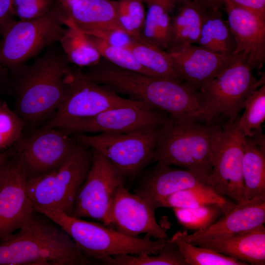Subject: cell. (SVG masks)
I'll use <instances>...</instances> for the list:
<instances>
[{
    "mask_svg": "<svg viewBox=\"0 0 265 265\" xmlns=\"http://www.w3.org/2000/svg\"><path fill=\"white\" fill-rule=\"evenodd\" d=\"M69 17L68 10L56 0L44 15L16 21L0 41V65L10 70L59 42Z\"/></svg>",
    "mask_w": 265,
    "mask_h": 265,
    "instance_id": "5b68a950",
    "label": "cell"
},
{
    "mask_svg": "<svg viewBox=\"0 0 265 265\" xmlns=\"http://www.w3.org/2000/svg\"><path fill=\"white\" fill-rule=\"evenodd\" d=\"M206 10L198 0H189L180 5L171 18V38L168 49L197 44Z\"/></svg>",
    "mask_w": 265,
    "mask_h": 265,
    "instance_id": "7402d4cb",
    "label": "cell"
},
{
    "mask_svg": "<svg viewBox=\"0 0 265 265\" xmlns=\"http://www.w3.org/2000/svg\"><path fill=\"white\" fill-rule=\"evenodd\" d=\"M14 149L11 147L0 152V165L3 163L9 158L15 154Z\"/></svg>",
    "mask_w": 265,
    "mask_h": 265,
    "instance_id": "7bdbcfd3",
    "label": "cell"
},
{
    "mask_svg": "<svg viewBox=\"0 0 265 265\" xmlns=\"http://www.w3.org/2000/svg\"><path fill=\"white\" fill-rule=\"evenodd\" d=\"M70 64L56 43L30 65L9 70L13 109L25 128L43 126L58 109L69 88Z\"/></svg>",
    "mask_w": 265,
    "mask_h": 265,
    "instance_id": "6da1fadb",
    "label": "cell"
},
{
    "mask_svg": "<svg viewBox=\"0 0 265 265\" xmlns=\"http://www.w3.org/2000/svg\"><path fill=\"white\" fill-rule=\"evenodd\" d=\"M25 128L21 118L0 98V151L12 147Z\"/></svg>",
    "mask_w": 265,
    "mask_h": 265,
    "instance_id": "e575fe53",
    "label": "cell"
},
{
    "mask_svg": "<svg viewBox=\"0 0 265 265\" xmlns=\"http://www.w3.org/2000/svg\"><path fill=\"white\" fill-rule=\"evenodd\" d=\"M235 121L222 124L219 140L214 151L212 169L207 183L219 194L236 204L246 200L242 175L245 136Z\"/></svg>",
    "mask_w": 265,
    "mask_h": 265,
    "instance_id": "4fadbf2b",
    "label": "cell"
},
{
    "mask_svg": "<svg viewBox=\"0 0 265 265\" xmlns=\"http://www.w3.org/2000/svg\"><path fill=\"white\" fill-rule=\"evenodd\" d=\"M207 9H219L223 0H198Z\"/></svg>",
    "mask_w": 265,
    "mask_h": 265,
    "instance_id": "60d3db41",
    "label": "cell"
},
{
    "mask_svg": "<svg viewBox=\"0 0 265 265\" xmlns=\"http://www.w3.org/2000/svg\"><path fill=\"white\" fill-rule=\"evenodd\" d=\"M49 218L34 211L18 232L0 240V265H101Z\"/></svg>",
    "mask_w": 265,
    "mask_h": 265,
    "instance_id": "7a4b0ae2",
    "label": "cell"
},
{
    "mask_svg": "<svg viewBox=\"0 0 265 265\" xmlns=\"http://www.w3.org/2000/svg\"><path fill=\"white\" fill-rule=\"evenodd\" d=\"M64 7L68 10L75 3L81 0H58Z\"/></svg>",
    "mask_w": 265,
    "mask_h": 265,
    "instance_id": "ee69618b",
    "label": "cell"
},
{
    "mask_svg": "<svg viewBox=\"0 0 265 265\" xmlns=\"http://www.w3.org/2000/svg\"><path fill=\"white\" fill-rule=\"evenodd\" d=\"M236 203L218 193L208 184L183 189L164 198L156 206L159 208H193L208 205H216L223 214L231 210Z\"/></svg>",
    "mask_w": 265,
    "mask_h": 265,
    "instance_id": "603a6c76",
    "label": "cell"
},
{
    "mask_svg": "<svg viewBox=\"0 0 265 265\" xmlns=\"http://www.w3.org/2000/svg\"><path fill=\"white\" fill-rule=\"evenodd\" d=\"M14 0H0V35L2 36L16 22Z\"/></svg>",
    "mask_w": 265,
    "mask_h": 265,
    "instance_id": "74e56055",
    "label": "cell"
},
{
    "mask_svg": "<svg viewBox=\"0 0 265 265\" xmlns=\"http://www.w3.org/2000/svg\"><path fill=\"white\" fill-rule=\"evenodd\" d=\"M65 26L67 28L59 42L70 63L80 68L97 63L101 56L86 34L73 25L70 18Z\"/></svg>",
    "mask_w": 265,
    "mask_h": 265,
    "instance_id": "4316f807",
    "label": "cell"
},
{
    "mask_svg": "<svg viewBox=\"0 0 265 265\" xmlns=\"http://www.w3.org/2000/svg\"><path fill=\"white\" fill-rule=\"evenodd\" d=\"M86 35L101 56L111 63L123 69L153 76L138 62L131 52L127 48L110 45L92 35Z\"/></svg>",
    "mask_w": 265,
    "mask_h": 265,
    "instance_id": "1f68e13d",
    "label": "cell"
},
{
    "mask_svg": "<svg viewBox=\"0 0 265 265\" xmlns=\"http://www.w3.org/2000/svg\"><path fill=\"white\" fill-rule=\"evenodd\" d=\"M242 175L246 200L265 196V152L246 136L244 138Z\"/></svg>",
    "mask_w": 265,
    "mask_h": 265,
    "instance_id": "cb8c5ba5",
    "label": "cell"
},
{
    "mask_svg": "<svg viewBox=\"0 0 265 265\" xmlns=\"http://www.w3.org/2000/svg\"><path fill=\"white\" fill-rule=\"evenodd\" d=\"M265 222V196L246 200L235 206L209 227L186 235L188 242L221 238L254 229Z\"/></svg>",
    "mask_w": 265,
    "mask_h": 265,
    "instance_id": "d6986e66",
    "label": "cell"
},
{
    "mask_svg": "<svg viewBox=\"0 0 265 265\" xmlns=\"http://www.w3.org/2000/svg\"><path fill=\"white\" fill-rule=\"evenodd\" d=\"M11 94L9 70L0 65V96Z\"/></svg>",
    "mask_w": 265,
    "mask_h": 265,
    "instance_id": "ab89813d",
    "label": "cell"
},
{
    "mask_svg": "<svg viewBox=\"0 0 265 265\" xmlns=\"http://www.w3.org/2000/svg\"><path fill=\"white\" fill-rule=\"evenodd\" d=\"M28 179L15 154L7 160L0 185V240L16 232L34 211L27 191Z\"/></svg>",
    "mask_w": 265,
    "mask_h": 265,
    "instance_id": "9a60e30c",
    "label": "cell"
},
{
    "mask_svg": "<svg viewBox=\"0 0 265 265\" xmlns=\"http://www.w3.org/2000/svg\"><path fill=\"white\" fill-rule=\"evenodd\" d=\"M119 19L125 32L133 38L141 39L146 14L140 0L116 1Z\"/></svg>",
    "mask_w": 265,
    "mask_h": 265,
    "instance_id": "836d02e7",
    "label": "cell"
},
{
    "mask_svg": "<svg viewBox=\"0 0 265 265\" xmlns=\"http://www.w3.org/2000/svg\"><path fill=\"white\" fill-rule=\"evenodd\" d=\"M33 206L35 211L64 230L85 255L101 264L103 260L115 255L157 254L165 243L166 238L153 240L147 234L143 238L131 237L104 224L85 221L57 209Z\"/></svg>",
    "mask_w": 265,
    "mask_h": 265,
    "instance_id": "277c9868",
    "label": "cell"
},
{
    "mask_svg": "<svg viewBox=\"0 0 265 265\" xmlns=\"http://www.w3.org/2000/svg\"><path fill=\"white\" fill-rule=\"evenodd\" d=\"M142 2H145L147 3V4L151 3H157L159 4L166 9H167L169 12L171 11L175 7V5L172 3L169 0H140Z\"/></svg>",
    "mask_w": 265,
    "mask_h": 265,
    "instance_id": "b9f144b4",
    "label": "cell"
},
{
    "mask_svg": "<svg viewBox=\"0 0 265 265\" xmlns=\"http://www.w3.org/2000/svg\"><path fill=\"white\" fill-rule=\"evenodd\" d=\"M195 45H185L166 51L183 81L198 91L220 74L238 55L219 54Z\"/></svg>",
    "mask_w": 265,
    "mask_h": 265,
    "instance_id": "2e32d148",
    "label": "cell"
},
{
    "mask_svg": "<svg viewBox=\"0 0 265 265\" xmlns=\"http://www.w3.org/2000/svg\"><path fill=\"white\" fill-rule=\"evenodd\" d=\"M7 159L1 165H0V185L2 181V180L3 179V177L5 171V169L6 167V162H7Z\"/></svg>",
    "mask_w": 265,
    "mask_h": 265,
    "instance_id": "f6af8a7d",
    "label": "cell"
},
{
    "mask_svg": "<svg viewBox=\"0 0 265 265\" xmlns=\"http://www.w3.org/2000/svg\"><path fill=\"white\" fill-rule=\"evenodd\" d=\"M86 34L98 37L110 45L124 48L133 38L126 32L118 30L96 31Z\"/></svg>",
    "mask_w": 265,
    "mask_h": 265,
    "instance_id": "8d00e7d4",
    "label": "cell"
},
{
    "mask_svg": "<svg viewBox=\"0 0 265 265\" xmlns=\"http://www.w3.org/2000/svg\"><path fill=\"white\" fill-rule=\"evenodd\" d=\"M187 230H178L170 240L178 247L187 265H247L233 257L193 245L186 239Z\"/></svg>",
    "mask_w": 265,
    "mask_h": 265,
    "instance_id": "f546056e",
    "label": "cell"
},
{
    "mask_svg": "<svg viewBox=\"0 0 265 265\" xmlns=\"http://www.w3.org/2000/svg\"><path fill=\"white\" fill-rule=\"evenodd\" d=\"M221 131L220 122H200L170 116L159 129L151 162L179 166L207 181Z\"/></svg>",
    "mask_w": 265,
    "mask_h": 265,
    "instance_id": "3957f363",
    "label": "cell"
},
{
    "mask_svg": "<svg viewBox=\"0 0 265 265\" xmlns=\"http://www.w3.org/2000/svg\"><path fill=\"white\" fill-rule=\"evenodd\" d=\"M236 5L265 20V0H230Z\"/></svg>",
    "mask_w": 265,
    "mask_h": 265,
    "instance_id": "f35d334b",
    "label": "cell"
},
{
    "mask_svg": "<svg viewBox=\"0 0 265 265\" xmlns=\"http://www.w3.org/2000/svg\"><path fill=\"white\" fill-rule=\"evenodd\" d=\"M92 150L91 167L77 194L71 215L97 219L107 226L113 195L118 187L125 185L126 177L105 156Z\"/></svg>",
    "mask_w": 265,
    "mask_h": 265,
    "instance_id": "7c38bea8",
    "label": "cell"
},
{
    "mask_svg": "<svg viewBox=\"0 0 265 265\" xmlns=\"http://www.w3.org/2000/svg\"><path fill=\"white\" fill-rule=\"evenodd\" d=\"M56 0H14L15 15L20 20L40 17L52 8Z\"/></svg>",
    "mask_w": 265,
    "mask_h": 265,
    "instance_id": "d590c367",
    "label": "cell"
},
{
    "mask_svg": "<svg viewBox=\"0 0 265 265\" xmlns=\"http://www.w3.org/2000/svg\"><path fill=\"white\" fill-rule=\"evenodd\" d=\"M101 263L108 265H187L178 247L169 238L157 254L118 255L108 257Z\"/></svg>",
    "mask_w": 265,
    "mask_h": 265,
    "instance_id": "f1b7e54d",
    "label": "cell"
},
{
    "mask_svg": "<svg viewBox=\"0 0 265 265\" xmlns=\"http://www.w3.org/2000/svg\"><path fill=\"white\" fill-rule=\"evenodd\" d=\"M223 5L235 40L233 54L241 56L252 69H260L265 62V20L230 0H223Z\"/></svg>",
    "mask_w": 265,
    "mask_h": 265,
    "instance_id": "e0dca14e",
    "label": "cell"
},
{
    "mask_svg": "<svg viewBox=\"0 0 265 265\" xmlns=\"http://www.w3.org/2000/svg\"><path fill=\"white\" fill-rule=\"evenodd\" d=\"M206 184V180L188 170L157 162L142 175L133 191L155 211L157 204L169 195Z\"/></svg>",
    "mask_w": 265,
    "mask_h": 265,
    "instance_id": "ac0fdd59",
    "label": "cell"
},
{
    "mask_svg": "<svg viewBox=\"0 0 265 265\" xmlns=\"http://www.w3.org/2000/svg\"><path fill=\"white\" fill-rule=\"evenodd\" d=\"M78 144L73 134L58 128H25L12 147L20 159L28 178L51 172L62 165Z\"/></svg>",
    "mask_w": 265,
    "mask_h": 265,
    "instance_id": "9c48e42d",
    "label": "cell"
},
{
    "mask_svg": "<svg viewBox=\"0 0 265 265\" xmlns=\"http://www.w3.org/2000/svg\"><path fill=\"white\" fill-rule=\"evenodd\" d=\"M126 48L153 77L183 81L166 51L135 38H132Z\"/></svg>",
    "mask_w": 265,
    "mask_h": 265,
    "instance_id": "484cf974",
    "label": "cell"
},
{
    "mask_svg": "<svg viewBox=\"0 0 265 265\" xmlns=\"http://www.w3.org/2000/svg\"><path fill=\"white\" fill-rule=\"evenodd\" d=\"M68 11L73 25L85 34L102 30L125 32L119 21L116 1L81 0Z\"/></svg>",
    "mask_w": 265,
    "mask_h": 265,
    "instance_id": "44dd1931",
    "label": "cell"
},
{
    "mask_svg": "<svg viewBox=\"0 0 265 265\" xmlns=\"http://www.w3.org/2000/svg\"><path fill=\"white\" fill-rule=\"evenodd\" d=\"M197 45L219 54H233L235 40L219 9H207Z\"/></svg>",
    "mask_w": 265,
    "mask_h": 265,
    "instance_id": "d4e9b609",
    "label": "cell"
},
{
    "mask_svg": "<svg viewBox=\"0 0 265 265\" xmlns=\"http://www.w3.org/2000/svg\"><path fill=\"white\" fill-rule=\"evenodd\" d=\"M170 118L161 111L135 100L90 118L57 128L69 134L88 132L137 133L160 128Z\"/></svg>",
    "mask_w": 265,
    "mask_h": 265,
    "instance_id": "8fae6325",
    "label": "cell"
},
{
    "mask_svg": "<svg viewBox=\"0 0 265 265\" xmlns=\"http://www.w3.org/2000/svg\"><path fill=\"white\" fill-rule=\"evenodd\" d=\"M172 3H173L175 6L176 5H181L182 3L189 0H169Z\"/></svg>",
    "mask_w": 265,
    "mask_h": 265,
    "instance_id": "bcb514c9",
    "label": "cell"
},
{
    "mask_svg": "<svg viewBox=\"0 0 265 265\" xmlns=\"http://www.w3.org/2000/svg\"><path fill=\"white\" fill-rule=\"evenodd\" d=\"M193 245L209 248L248 265H265V228L264 224L229 237L195 241Z\"/></svg>",
    "mask_w": 265,
    "mask_h": 265,
    "instance_id": "ffe728a7",
    "label": "cell"
},
{
    "mask_svg": "<svg viewBox=\"0 0 265 265\" xmlns=\"http://www.w3.org/2000/svg\"><path fill=\"white\" fill-rule=\"evenodd\" d=\"M243 114L238 121L241 133L251 138L263 133L265 120V84L253 91L245 101Z\"/></svg>",
    "mask_w": 265,
    "mask_h": 265,
    "instance_id": "4dcf8cb0",
    "label": "cell"
},
{
    "mask_svg": "<svg viewBox=\"0 0 265 265\" xmlns=\"http://www.w3.org/2000/svg\"><path fill=\"white\" fill-rule=\"evenodd\" d=\"M148 8L140 35L144 42L167 51L171 38V17L170 12L157 3L148 4Z\"/></svg>",
    "mask_w": 265,
    "mask_h": 265,
    "instance_id": "83f0119b",
    "label": "cell"
},
{
    "mask_svg": "<svg viewBox=\"0 0 265 265\" xmlns=\"http://www.w3.org/2000/svg\"><path fill=\"white\" fill-rule=\"evenodd\" d=\"M179 223L186 229L195 231L204 229L223 215L216 205H208L193 208H172Z\"/></svg>",
    "mask_w": 265,
    "mask_h": 265,
    "instance_id": "d6a6232c",
    "label": "cell"
},
{
    "mask_svg": "<svg viewBox=\"0 0 265 265\" xmlns=\"http://www.w3.org/2000/svg\"><path fill=\"white\" fill-rule=\"evenodd\" d=\"M159 128L137 133L101 132L74 134L77 140L98 151L126 177L139 173L151 162Z\"/></svg>",
    "mask_w": 265,
    "mask_h": 265,
    "instance_id": "30bf717a",
    "label": "cell"
},
{
    "mask_svg": "<svg viewBox=\"0 0 265 265\" xmlns=\"http://www.w3.org/2000/svg\"><path fill=\"white\" fill-rule=\"evenodd\" d=\"M135 100L122 98L109 87L90 80L80 67L73 65L69 88L63 102L41 127L57 128Z\"/></svg>",
    "mask_w": 265,
    "mask_h": 265,
    "instance_id": "ba28073f",
    "label": "cell"
},
{
    "mask_svg": "<svg viewBox=\"0 0 265 265\" xmlns=\"http://www.w3.org/2000/svg\"><path fill=\"white\" fill-rule=\"evenodd\" d=\"M253 69L239 55L198 91L205 109L217 120L235 121L244 102L255 90L265 84L264 75L258 80Z\"/></svg>",
    "mask_w": 265,
    "mask_h": 265,
    "instance_id": "52a82bcc",
    "label": "cell"
},
{
    "mask_svg": "<svg viewBox=\"0 0 265 265\" xmlns=\"http://www.w3.org/2000/svg\"><path fill=\"white\" fill-rule=\"evenodd\" d=\"M92 157V148L78 141L72 154L59 167L28 178L27 191L32 204L72 215L77 194L88 174Z\"/></svg>",
    "mask_w": 265,
    "mask_h": 265,
    "instance_id": "8992f818",
    "label": "cell"
},
{
    "mask_svg": "<svg viewBox=\"0 0 265 265\" xmlns=\"http://www.w3.org/2000/svg\"><path fill=\"white\" fill-rule=\"evenodd\" d=\"M155 211L139 196L122 185L113 195L107 226L133 238L145 234L155 239L168 238L166 231L169 224L158 223Z\"/></svg>",
    "mask_w": 265,
    "mask_h": 265,
    "instance_id": "5bb4252c",
    "label": "cell"
}]
</instances>
